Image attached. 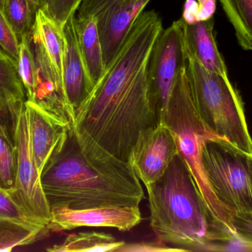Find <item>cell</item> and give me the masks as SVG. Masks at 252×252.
<instances>
[{"mask_svg": "<svg viewBox=\"0 0 252 252\" xmlns=\"http://www.w3.org/2000/svg\"><path fill=\"white\" fill-rule=\"evenodd\" d=\"M207 252H252V244L238 235L212 244Z\"/></svg>", "mask_w": 252, "mask_h": 252, "instance_id": "cell-25", "label": "cell"}, {"mask_svg": "<svg viewBox=\"0 0 252 252\" xmlns=\"http://www.w3.org/2000/svg\"><path fill=\"white\" fill-rule=\"evenodd\" d=\"M178 155L171 130L165 122H158L140 133L127 161L147 186L159 180Z\"/></svg>", "mask_w": 252, "mask_h": 252, "instance_id": "cell-9", "label": "cell"}, {"mask_svg": "<svg viewBox=\"0 0 252 252\" xmlns=\"http://www.w3.org/2000/svg\"><path fill=\"white\" fill-rule=\"evenodd\" d=\"M184 38L187 53L193 56L206 70L229 77L226 64L216 43L213 18L192 24L184 22Z\"/></svg>", "mask_w": 252, "mask_h": 252, "instance_id": "cell-13", "label": "cell"}, {"mask_svg": "<svg viewBox=\"0 0 252 252\" xmlns=\"http://www.w3.org/2000/svg\"><path fill=\"white\" fill-rule=\"evenodd\" d=\"M13 136L17 161L16 183L12 195L34 223L47 228L51 210L31 150L26 102H21L16 108Z\"/></svg>", "mask_w": 252, "mask_h": 252, "instance_id": "cell-7", "label": "cell"}, {"mask_svg": "<svg viewBox=\"0 0 252 252\" xmlns=\"http://www.w3.org/2000/svg\"><path fill=\"white\" fill-rule=\"evenodd\" d=\"M37 10L31 0H5L2 12L20 41L30 34Z\"/></svg>", "mask_w": 252, "mask_h": 252, "instance_id": "cell-19", "label": "cell"}, {"mask_svg": "<svg viewBox=\"0 0 252 252\" xmlns=\"http://www.w3.org/2000/svg\"><path fill=\"white\" fill-rule=\"evenodd\" d=\"M76 16L72 15L63 28L64 38L63 50V87L68 104L74 115L93 91L90 81L81 56L76 32Z\"/></svg>", "mask_w": 252, "mask_h": 252, "instance_id": "cell-11", "label": "cell"}, {"mask_svg": "<svg viewBox=\"0 0 252 252\" xmlns=\"http://www.w3.org/2000/svg\"><path fill=\"white\" fill-rule=\"evenodd\" d=\"M20 103V102H19ZM19 104V103H17ZM17 104H13V105H10V104L5 103V102H0V118L7 115L9 112L13 110V108L16 106Z\"/></svg>", "mask_w": 252, "mask_h": 252, "instance_id": "cell-29", "label": "cell"}, {"mask_svg": "<svg viewBox=\"0 0 252 252\" xmlns=\"http://www.w3.org/2000/svg\"><path fill=\"white\" fill-rule=\"evenodd\" d=\"M75 25L81 56L89 78L94 87L105 72L97 22L92 15L78 14Z\"/></svg>", "mask_w": 252, "mask_h": 252, "instance_id": "cell-14", "label": "cell"}, {"mask_svg": "<svg viewBox=\"0 0 252 252\" xmlns=\"http://www.w3.org/2000/svg\"><path fill=\"white\" fill-rule=\"evenodd\" d=\"M182 19L187 24L198 22V1L196 0H187L184 5Z\"/></svg>", "mask_w": 252, "mask_h": 252, "instance_id": "cell-28", "label": "cell"}, {"mask_svg": "<svg viewBox=\"0 0 252 252\" xmlns=\"http://www.w3.org/2000/svg\"><path fill=\"white\" fill-rule=\"evenodd\" d=\"M188 65L182 19L161 31L148 65V92L157 121L164 122L173 89Z\"/></svg>", "mask_w": 252, "mask_h": 252, "instance_id": "cell-6", "label": "cell"}, {"mask_svg": "<svg viewBox=\"0 0 252 252\" xmlns=\"http://www.w3.org/2000/svg\"><path fill=\"white\" fill-rule=\"evenodd\" d=\"M19 38L0 9V49L16 62L19 55Z\"/></svg>", "mask_w": 252, "mask_h": 252, "instance_id": "cell-23", "label": "cell"}, {"mask_svg": "<svg viewBox=\"0 0 252 252\" xmlns=\"http://www.w3.org/2000/svg\"><path fill=\"white\" fill-rule=\"evenodd\" d=\"M31 1H32V3L33 4V5L35 6V9L38 10V9L41 7V5H42V3L43 1H44V0H31Z\"/></svg>", "mask_w": 252, "mask_h": 252, "instance_id": "cell-30", "label": "cell"}, {"mask_svg": "<svg viewBox=\"0 0 252 252\" xmlns=\"http://www.w3.org/2000/svg\"><path fill=\"white\" fill-rule=\"evenodd\" d=\"M82 1L83 0H44L40 8L63 28L69 18L79 9Z\"/></svg>", "mask_w": 252, "mask_h": 252, "instance_id": "cell-21", "label": "cell"}, {"mask_svg": "<svg viewBox=\"0 0 252 252\" xmlns=\"http://www.w3.org/2000/svg\"><path fill=\"white\" fill-rule=\"evenodd\" d=\"M187 56L192 94L201 118L219 137L252 155L244 102L229 77L210 72L193 56L188 53Z\"/></svg>", "mask_w": 252, "mask_h": 252, "instance_id": "cell-4", "label": "cell"}, {"mask_svg": "<svg viewBox=\"0 0 252 252\" xmlns=\"http://www.w3.org/2000/svg\"><path fill=\"white\" fill-rule=\"evenodd\" d=\"M4 1L5 0H0V9L1 10H3V7H4Z\"/></svg>", "mask_w": 252, "mask_h": 252, "instance_id": "cell-31", "label": "cell"}, {"mask_svg": "<svg viewBox=\"0 0 252 252\" xmlns=\"http://www.w3.org/2000/svg\"><path fill=\"white\" fill-rule=\"evenodd\" d=\"M232 224L236 235L252 244V213H235Z\"/></svg>", "mask_w": 252, "mask_h": 252, "instance_id": "cell-26", "label": "cell"}, {"mask_svg": "<svg viewBox=\"0 0 252 252\" xmlns=\"http://www.w3.org/2000/svg\"><path fill=\"white\" fill-rule=\"evenodd\" d=\"M31 150L41 174L59 145L66 139L69 127L55 121L32 102L26 101Z\"/></svg>", "mask_w": 252, "mask_h": 252, "instance_id": "cell-12", "label": "cell"}, {"mask_svg": "<svg viewBox=\"0 0 252 252\" xmlns=\"http://www.w3.org/2000/svg\"><path fill=\"white\" fill-rule=\"evenodd\" d=\"M26 101L16 62L0 49V102L13 105Z\"/></svg>", "mask_w": 252, "mask_h": 252, "instance_id": "cell-18", "label": "cell"}, {"mask_svg": "<svg viewBox=\"0 0 252 252\" xmlns=\"http://www.w3.org/2000/svg\"><path fill=\"white\" fill-rule=\"evenodd\" d=\"M19 104L11 112L0 118V189L11 194L16 183L17 158L13 133L15 113Z\"/></svg>", "mask_w": 252, "mask_h": 252, "instance_id": "cell-15", "label": "cell"}, {"mask_svg": "<svg viewBox=\"0 0 252 252\" xmlns=\"http://www.w3.org/2000/svg\"><path fill=\"white\" fill-rule=\"evenodd\" d=\"M50 210L51 218L47 229L54 232L81 227L113 228L127 232L139 225L142 220L139 206H104L81 210L55 207Z\"/></svg>", "mask_w": 252, "mask_h": 252, "instance_id": "cell-10", "label": "cell"}, {"mask_svg": "<svg viewBox=\"0 0 252 252\" xmlns=\"http://www.w3.org/2000/svg\"><path fill=\"white\" fill-rule=\"evenodd\" d=\"M240 46L252 51V0H219Z\"/></svg>", "mask_w": 252, "mask_h": 252, "instance_id": "cell-17", "label": "cell"}, {"mask_svg": "<svg viewBox=\"0 0 252 252\" xmlns=\"http://www.w3.org/2000/svg\"><path fill=\"white\" fill-rule=\"evenodd\" d=\"M41 181L50 209L139 207L145 198L140 180L127 161L72 127L44 166Z\"/></svg>", "mask_w": 252, "mask_h": 252, "instance_id": "cell-1", "label": "cell"}, {"mask_svg": "<svg viewBox=\"0 0 252 252\" xmlns=\"http://www.w3.org/2000/svg\"><path fill=\"white\" fill-rule=\"evenodd\" d=\"M34 7H35V6H34Z\"/></svg>", "mask_w": 252, "mask_h": 252, "instance_id": "cell-33", "label": "cell"}, {"mask_svg": "<svg viewBox=\"0 0 252 252\" xmlns=\"http://www.w3.org/2000/svg\"><path fill=\"white\" fill-rule=\"evenodd\" d=\"M124 244V241H118L110 234L81 232L68 235L63 242L47 250L50 252H117Z\"/></svg>", "mask_w": 252, "mask_h": 252, "instance_id": "cell-16", "label": "cell"}, {"mask_svg": "<svg viewBox=\"0 0 252 252\" xmlns=\"http://www.w3.org/2000/svg\"><path fill=\"white\" fill-rule=\"evenodd\" d=\"M16 65L26 92L27 101H32L36 88L38 72L30 34H25L20 39Z\"/></svg>", "mask_w": 252, "mask_h": 252, "instance_id": "cell-20", "label": "cell"}, {"mask_svg": "<svg viewBox=\"0 0 252 252\" xmlns=\"http://www.w3.org/2000/svg\"><path fill=\"white\" fill-rule=\"evenodd\" d=\"M0 220L47 229L34 223L18 205L10 192L0 189ZM48 230V229H47Z\"/></svg>", "mask_w": 252, "mask_h": 252, "instance_id": "cell-22", "label": "cell"}, {"mask_svg": "<svg viewBox=\"0 0 252 252\" xmlns=\"http://www.w3.org/2000/svg\"><path fill=\"white\" fill-rule=\"evenodd\" d=\"M198 20L204 21L213 18L216 11V0H198Z\"/></svg>", "mask_w": 252, "mask_h": 252, "instance_id": "cell-27", "label": "cell"}, {"mask_svg": "<svg viewBox=\"0 0 252 252\" xmlns=\"http://www.w3.org/2000/svg\"><path fill=\"white\" fill-rule=\"evenodd\" d=\"M250 165H251V170L252 173V155H250Z\"/></svg>", "mask_w": 252, "mask_h": 252, "instance_id": "cell-32", "label": "cell"}, {"mask_svg": "<svg viewBox=\"0 0 252 252\" xmlns=\"http://www.w3.org/2000/svg\"><path fill=\"white\" fill-rule=\"evenodd\" d=\"M151 0H83L81 15H92L97 22L105 70L122 46L136 18Z\"/></svg>", "mask_w": 252, "mask_h": 252, "instance_id": "cell-8", "label": "cell"}, {"mask_svg": "<svg viewBox=\"0 0 252 252\" xmlns=\"http://www.w3.org/2000/svg\"><path fill=\"white\" fill-rule=\"evenodd\" d=\"M150 223L157 238L187 252H207L232 235L213 217L179 155L165 174L145 186Z\"/></svg>", "mask_w": 252, "mask_h": 252, "instance_id": "cell-2", "label": "cell"}, {"mask_svg": "<svg viewBox=\"0 0 252 252\" xmlns=\"http://www.w3.org/2000/svg\"><path fill=\"white\" fill-rule=\"evenodd\" d=\"M202 164L215 195L232 216L252 213L250 154L225 139H211L203 148Z\"/></svg>", "mask_w": 252, "mask_h": 252, "instance_id": "cell-5", "label": "cell"}, {"mask_svg": "<svg viewBox=\"0 0 252 252\" xmlns=\"http://www.w3.org/2000/svg\"><path fill=\"white\" fill-rule=\"evenodd\" d=\"M187 252L184 249L173 247L167 243L157 238V241H142L139 243L125 244L118 249L117 252Z\"/></svg>", "mask_w": 252, "mask_h": 252, "instance_id": "cell-24", "label": "cell"}, {"mask_svg": "<svg viewBox=\"0 0 252 252\" xmlns=\"http://www.w3.org/2000/svg\"><path fill=\"white\" fill-rule=\"evenodd\" d=\"M164 122L174 136L178 154L195 180L204 203L215 219L236 235L232 215L220 204L210 186L202 164V149L211 139H221L201 118L194 100L188 65L179 74L170 97Z\"/></svg>", "mask_w": 252, "mask_h": 252, "instance_id": "cell-3", "label": "cell"}]
</instances>
